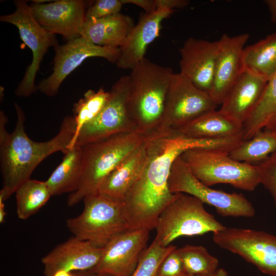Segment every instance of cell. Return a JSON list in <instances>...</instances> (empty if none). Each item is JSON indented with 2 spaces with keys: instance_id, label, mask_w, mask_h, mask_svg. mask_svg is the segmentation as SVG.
<instances>
[{
  "instance_id": "cell-1",
  "label": "cell",
  "mask_w": 276,
  "mask_h": 276,
  "mask_svg": "<svg viewBox=\"0 0 276 276\" xmlns=\"http://www.w3.org/2000/svg\"><path fill=\"white\" fill-rule=\"evenodd\" d=\"M234 144L232 137L197 139L177 131L159 132L149 139L144 169L124 199L129 229L155 228L160 214L177 197L170 191L168 179L173 163L182 153L194 148L229 152Z\"/></svg>"
},
{
  "instance_id": "cell-2",
  "label": "cell",
  "mask_w": 276,
  "mask_h": 276,
  "mask_svg": "<svg viewBox=\"0 0 276 276\" xmlns=\"http://www.w3.org/2000/svg\"><path fill=\"white\" fill-rule=\"evenodd\" d=\"M17 121L13 131L9 133L0 130V164L3 188L0 197L4 201L15 193L19 186L30 179L36 167L52 154L68 149L76 130L74 118L65 117L57 134L45 142L34 141L25 131V113L14 104Z\"/></svg>"
},
{
  "instance_id": "cell-3",
  "label": "cell",
  "mask_w": 276,
  "mask_h": 276,
  "mask_svg": "<svg viewBox=\"0 0 276 276\" xmlns=\"http://www.w3.org/2000/svg\"><path fill=\"white\" fill-rule=\"evenodd\" d=\"M159 131L139 129L112 135L85 144L83 148L81 180L76 191L67 201L73 206L87 195L96 192L113 169L127 156Z\"/></svg>"
},
{
  "instance_id": "cell-4",
  "label": "cell",
  "mask_w": 276,
  "mask_h": 276,
  "mask_svg": "<svg viewBox=\"0 0 276 276\" xmlns=\"http://www.w3.org/2000/svg\"><path fill=\"white\" fill-rule=\"evenodd\" d=\"M174 74L171 67L146 57L131 70L130 105L139 130H158Z\"/></svg>"
},
{
  "instance_id": "cell-5",
  "label": "cell",
  "mask_w": 276,
  "mask_h": 276,
  "mask_svg": "<svg viewBox=\"0 0 276 276\" xmlns=\"http://www.w3.org/2000/svg\"><path fill=\"white\" fill-rule=\"evenodd\" d=\"M83 201L81 213L66 220L74 237L103 247L114 237L129 230L124 201L97 191L86 196Z\"/></svg>"
},
{
  "instance_id": "cell-6",
  "label": "cell",
  "mask_w": 276,
  "mask_h": 276,
  "mask_svg": "<svg viewBox=\"0 0 276 276\" xmlns=\"http://www.w3.org/2000/svg\"><path fill=\"white\" fill-rule=\"evenodd\" d=\"M228 152L194 148L180 155L194 175L211 187L218 183L229 184L246 191H253L260 184L258 165L238 161Z\"/></svg>"
},
{
  "instance_id": "cell-7",
  "label": "cell",
  "mask_w": 276,
  "mask_h": 276,
  "mask_svg": "<svg viewBox=\"0 0 276 276\" xmlns=\"http://www.w3.org/2000/svg\"><path fill=\"white\" fill-rule=\"evenodd\" d=\"M203 204L194 196L178 193L160 214L154 240L159 245L166 247L181 237L213 233L225 228V226L206 211Z\"/></svg>"
},
{
  "instance_id": "cell-8",
  "label": "cell",
  "mask_w": 276,
  "mask_h": 276,
  "mask_svg": "<svg viewBox=\"0 0 276 276\" xmlns=\"http://www.w3.org/2000/svg\"><path fill=\"white\" fill-rule=\"evenodd\" d=\"M168 186L172 193L194 196L213 206L222 217H252L255 215L252 204L242 194L229 193L204 185L194 175L180 155L173 163Z\"/></svg>"
},
{
  "instance_id": "cell-9",
  "label": "cell",
  "mask_w": 276,
  "mask_h": 276,
  "mask_svg": "<svg viewBox=\"0 0 276 276\" xmlns=\"http://www.w3.org/2000/svg\"><path fill=\"white\" fill-rule=\"evenodd\" d=\"M130 76H123L112 85L109 97L100 113L79 132L75 145L118 133L139 129L130 105Z\"/></svg>"
},
{
  "instance_id": "cell-10",
  "label": "cell",
  "mask_w": 276,
  "mask_h": 276,
  "mask_svg": "<svg viewBox=\"0 0 276 276\" xmlns=\"http://www.w3.org/2000/svg\"><path fill=\"white\" fill-rule=\"evenodd\" d=\"M14 4L15 11L1 16L0 20L16 26L20 38L32 51L31 63L15 91L17 97H28L37 90L35 80L45 54L50 47H55L58 43L55 35L47 31L38 22L25 1H15Z\"/></svg>"
},
{
  "instance_id": "cell-11",
  "label": "cell",
  "mask_w": 276,
  "mask_h": 276,
  "mask_svg": "<svg viewBox=\"0 0 276 276\" xmlns=\"http://www.w3.org/2000/svg\"><path fill=\"white\" fill-rule=\"evenodd\" d=\"M217 106L208 93L197 88L180 73L174 74L158 130L177 131L199 116L216 110Z\"/></svg>"
},
{
  "instance_id": "cell-12",
  "label": "cell",
  "mask_w": 276,
  "mask_h": 276,
  "mask_svg": "<svg viewBox=\"0 0 276 276\" xmlns=\"http://www.w3.org/2000/svg\"><path fill=\"white\" fill-rule=\"evenodd\" d=\"M220 247L242 257L260 271L276 276V236L262 231L227 227L213 233Z\"/></svg>"
},
{
  "instance_id": "cell-13",
  "label": "cell",
  "mask_w": 276,
  "mask_h": 276,
  "mask_svg": "<svg viewBox=\"0 0 276 276\" xmlns=\"http://www.w3.org/2000/svg\"><path fill=\"white\" fill-rule=\"evenodd\" d=\"M52 73L37 85V90L49 97L56 95L66 77L86 59L97 57L116 63L120 54L119 48L101 47L93 44L82 37L57 45Z\"/></svg>"
},
{
  "instance_id": "cell-14",
  "label": "cell",
  "mask_w": 276,
  "mask_h": 276,
  "mask_svg": "<svg viewBox=\"0 0 276 276\" xmlns=\"http://www.w3.org/2000/svg\"><path fill=\"white\" fill-rule=\"evenodd\" d=\"M149 231L128 230L114 237L103 247L100 261L90 270L111 276H131L146 249Z\"/></svg>"
},
{
  "instance_id": "cell-15",
  "label": "cell",
  "mask_w": 276,
  "mask_h": 276,
  "mask_svg": "<svg viewBox=\"0 0 276 276\" xmlns=\"http://www.w3.org/2000/svg\"><path fill=\"white\" fill-rule=\"evenodd\" d=\"M38 22L47 31L62 35L68 41L80 37L86 19V3L82 0H59L30 6Z\"/></svg>"
},
{
  "instance_id": "cell-16",
  "label": "cell",
  "mask_w": 276,
  "mask_h": 276,
  "mask_svg": "<svg viewBox=\"0 0 276 276\" xmlns=\"http://www.w3.org/2000/svg\"><path fill=\"white\" fill-rule=\"evenodd\" d=\"M249 37L248 33L234 36L223 34L218 40V52L213 81L209 94L221 105L243 71L242 53Z\"/></svg>"
},
{
  "instance_id": "cell-17",
  "label": "cell",
  "mask_w": 276,
  "mask_h": 276,
  "mask_svg": "<svg viewBox=\"0 0 276 276\" xmlns=\"http://www.w3.org/2000/svg\"><path fill=\"white\" fill-rule=\"evenodd\" d=\"M180 73L199 89L209 94L214 78L218 40L189 38L179 49Z\"/></svg>"
},
{
  "instance_id": "cell-18",
  "label": "cell",
  "mask_w": 276,
  "mask_h": 276,
  "mask_svg": "<svg viewBox=\"0 0 276 276\" xmlns=\"http://www.w3.org/2000/svg\"><path fill=\"white\" fill-rule=\"evenodd\" d=\"M103 248L75 237L71 238L42 257L44 274L51 276L59 270L75 272L92 270L100 261Z\"/></svg>"
},
{
  "instance_id": "cell-19",
  "label": "cell",
  "mask_w": 276,
  "mask_h": 276,
  "mask_svg": "<svg viewBox=\"0 0 276 276\" xmlns=\"http://www.w3.org/2000/svg\"><path fill=\"white\" fill-rule=\"evenodd\" d=\"M173 12L169 9L158 8L154 12L143 15L120 48L117 66L132 70L145 58L148 46L159 35L162 21Z\"/></svg>"
},
{
  "instance_id": "cell-20",
  "label": "cell",
  "mask_w": 276,
  "mask_h": 276,
  "mask_svg": "<svg viewBox=\"0 0 276 276\" xmlns=\"http://www.w3.org/2000/svg\"><path fill=\"white\" fill-rule=\"evenodd\" d=\"M267 82L243 70L219 110L242 126L258 103Z\"/></svg>"
},
{
  "instance_id": "cell-21",
  "label": "cell",
  "mask_w": 276,
  "mask_h": 276,
  "mask_svg": "<svg viewBox=\"0 0 276 276\" xmlns=\"http://www.w3.org/2000/svg\"><path fill=\"white\" fill-rule=\"evenodd\" d=\"M149 140L123 160L106 177L98 191L124 201L144 169L148 157Z\"/></svg>"
},
{
  "instance_id": "cell-22",
  "label": "cell",
  "mask_w": 276,
  "mask_h": 276,
  "mask_svg": "<svg viewBox=\"0 0 276 276\" xmlns=\"http://www.w3.org/2000/svg\"><path fill=\"white\" fill-rule=\"evenodd\" d=\"M134 26L128 15L119 13L96 19H85L80 37L95 45L120 48Z\"/></svg>"
},
{
  "instance_id": "cell-23",
  "label": "cell",
  "mask_w": 276,
  "mask_h": 276,
  "mask_svg": "<svg viewBox=\"0 0 276 276\" xmlns=\"http://www.w3.org/2000/svg\"><path fill=\"white\" fill-rule=\"evenodd\" d=\"M242 130V126L219 110H214L196 118L177 131L191 137L214 139L235 136Z\"/></svg>"
},
{
  "instance_id": "cell-24",
  "label": "cell",
  "mask_w": 276,
  "mask_h": 276,
  "mask_svg": "<svg viewBox=\"0 0 276 276\" xmlns=\"http://www.w3.org/2000/svg\"><path fill=\"white\" fill-rule=\"evenodd\" d=\"M83 148L75 145L64 153L61 163L45 181L52 196L73 193L78 188L82 172Z\"/></svg>"
},
{
  "instance_id": "cell-25",
  "label": "cell",
  "mask_w": 276,
  "mask_h": 276,
  "mask_svg": "<svg viewBox=\"0 0 276 276\" xmlns=\"http://www.w3.org/2000/svg\"><path fill=\"white\" fill-rule=\"evenodd\" d=\"M243 70L268 81L276 71V33L244 48Z\"/></svg>"
},
{
  "instance_id": "cell-26",
  "label": "cell",
  "mask_w": 276,
  "mask_h": 276,
  "mask_svg": "<svg viewBox=\"0 0 276 276\" xmlns=\"http://www.w3.org/2000/svg\"><path fill=\"white\" fill-rule=\"evenodd\" d=\"M276 113V71L268 81L255 109L242 126L243 141L263 130Z\"/></svg>"
},
{
  "instance_id": "cell-27",
  "label": "cell",
  "mask_w": 276,
  "mask_h": 276,
  "mask_svg": "<svg viewBox=\"0 0 276 276\" xmlns=\"http://www.w3.org/2000/svg\"><path fill=\"white\" fill-rule=\"evenodd\" d=\"M15 194L16 213L21 220L37 213L52 196L45 181L31 178L21 184Z\"/></svg>"
},
{
  "instance_id": "cell-28",
  "label": "cell",
  "mask_w": 276,
  "mask_h": 276,
  "mask_svg": "<svg viewBox=\"0 0 276 276\" xmlns=\"http://www.w3.org/2000/svg\"><path fill=\"white\" fill-rule=\"evenodd\" d=\"M275 151L276 135L263 129L250 139L243 141L228 154L235 160L253 165L262 163Z\"/></svg>"
},
{
  "instance_id": "cell-29",
  "label": "cell",
  "mask_w": 276,
  "mask_h": 276,
  "mask_svg": "<svg viewBox=\"0 0 276 276\" xmlns=\"http://www.w3.org/2000/svg\"><path fill=\"white\" fill-rule=\"evenodd\" d=\"M109 91L100 87L97 91L89 89L73 108L76 130L68 149L75 147L76 140L82 128L92 121L101 111L109 97Z\"/></svg>"
},
{
  "instance_id": "cell-30",
  "label": "cell",
  "mask_w": 276,
  "mask_h": 276,
  "mask_svg": "<svg viewBox=\"0 0 276 276\" xmlns=\"http://www.w3.org/2000/svg\"><path fill=\"white\" fill-rule=\"evenodd\" d=\"M178 250L188 275H210L218 269V260L203 246L186 245Z\"/></svg>"
},
{
  "instance_id": "cell-31",
  "label": "cell",
  "mask_w": 276,
  "mask_h": 276,
  "mask_svg": "<svg viewBox=\"0 0 276 276\" xmlns=\"http://www.w3.org/2000/svg\"><path fill=\"white\" fill-rule=\"evenodd\" d=\"M175 248L176 246L171 244L166 247L162 246L154 240L142 253L131 276H155L161 262Z\"/></svg>"
},
{
  "instance_id": "cell-32",
  "label": "cell",
  "mask_w": 276,
  "mask_h": 276,
  "mask_svg": "<svg viewBox=\"0 0 276 276\" xmlns=\"http://www.w3.org/2000/svg\"><path fill=\"white\" fill-rule=\"evenodd\" d=\"M258 166L260 173V184L269 192L276 207V151Z\"/></svg>"
},
{
  "instance_id": "cell-33",
  "label": "cell",
  "mask_w": 276,
  "mask_h": 276,
  "mask_svg": "<svg viewBox=\"0 0 276 276\" xmlns=\"http://www.w3.org/2000/svg\"><path fill=\"white\" fill-rule=\"evenodd\" d=\"M121 0H98L86 11V19H99L120 13Z\"/></svg>"
},
{
  "instance_id": "cell-34",
  "label": "cell",
  "mask_w": 276,
  "mask_h": 276,
  "mask_svg": "<svg viewBox=\"0 0 276 276\" xmlns=\"http://www.w3.org/2000/svg\"><path fill=\"white\" fill-rule=\"evenodd\" d=\"M178 248L171 251L163 260L155 276H187Z\"/></svg>"
},
{
  "instance_id": "cell-35",
  "label": "cell",
  "mask_w": 276,
  "mask_h": 276,
  "mask_svg": "<svg viewBox=\"0 0 276 276\" xmlns=\"http://www.w3.org/2000/svg\"><path fill=\"white\" fill-rule=\"evenodd\" d=\"M157 9L166 8L174 10L187 6L189 2L187 0H155Z\"/></svg>"
},
{
  "instance_id": "cell-36",
  "label": "cell",
  "mask_w": 276,
  "mask_h": 276,
  "mask_svg": "<svg viewBox=\"0 0 276 276\" xmlns=\"http://www.w3.org/2000/svg\"><path fill=\"white\" fill-rule=\"evenodd\" d=\"M123 4H131L136 5L145 11L146 13H152L157 9L155 0H121Z\"/></svg>"
},
{
  "instance_id": "cell-37",
  "label": "cell",
  "mask_w": 276,
  "mask_h": 276,
  "mask_svg": "<svg viewBox=\"0 0 276 276\" xmlns=\"http://www.w3.org/2000/svg\"><path fill=\"white\" fill-rule=\"evenodd\" d=\"M264 2L270 14L272 22L276 26V0H265Z\"/></svg>"
},
{
  "instance_id": "cell-38",
  "label": "cell",
  "mask_w": 276,
  "mask_h": 276,
  "mask_svg": "<svg viewBox=\"0 0 276 276\" xmlns=\"http://www.w3.org/2000/svg\"><path fill=\"white\" fill-rule=\"evenodd\" d=\"M263 129L276 135V113Z\"/></svg>"
},
{
  "instance_id": "cell-39",
  "label": "cell",
  "mask_w": 276,
  "mask_h": 276,
  "mask_svg": "<svg viewBox=\"0 0 276 276\" xmlns=\"http://www.w3.org/2000/svg\"><path fill=\"white\" fill-rule=\"evenodd\" d=\"M75 276H111L109 274L88 270L85 271L75 272Z\"/></svg>"
},
{
  "instance_id": "cell-40",
  "label": "cell",
  "mask_w": 276,
  "mask_h": 276,
  "mask_svg": "<svg viewBox=\"0 0 276 276\" xmlns=\"http://www.w3.org/2000/svg\"><path fill=\"white\" fill-rule=\"evenodd\" d=\"M187 276H228L227 271L222 268H218L214 273L206 275H187Z\"/></svg>"
},
{
  "instance_id": "cell-41",
  "label": "cell",
  "mask_w": 276,
  "mask_h": 276,
  "mask_svg": "<svg viewBox=\"0 0 276 276\" xmlns=\"http://www.w3.org/2000/svg\"><path fill=\"white\" fill-rule=\"evenodd\" d=\"M4 200L0 197V223H3L5 221V216L6 215L5 206L4 203Z\"/></svg>"
},
{
  "instance_id": "cell-42",
  "label": "cell",
  "mask_w": 276,
  "mask_h": 276,
  "mask_svg": "<svg viewBox=\"0 0 276 276\" xmlns=\"http://www.w3.org/2000/svg\"><path fill=\"white\" fill-rule=\"evenodd\" d=\"M51 276H75V272L59 270L55 272Z\"/></svg>"
}]
</instances>
